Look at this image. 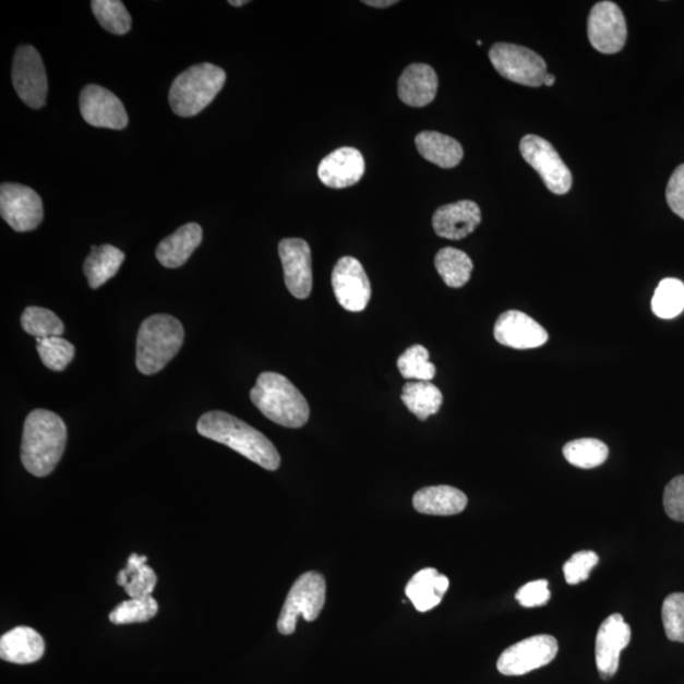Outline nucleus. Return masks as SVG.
Here are the masks:
<instances>
[{
	"label": "nucleus",
	"instance_id": "f257e3e1",
	"mask_svg": "<svg viewBox=\"0 0 684 684\" xmlns=\"http://www.w3.org/2000/svg\"><path fill=\"white\" fill-rule=\"evenodd\" d=\"M196 430L202 436L231 447L266 470H277L280 467V455L271 440L230 413H204L196 423Z\"/></svg>",
	"mask_w": 684,
	"mask_h": 684
},
{
	"label": "nucleus",
	"instance_id": "f03ea898",
	"mask_svg": "<svg viewBox=\"0 0 684 684\" xmlns=\"http://www.w3.org/2000/svg\"><path fill=\"white\" fill-rule=\"evenodd\" d=\"M67 440V424L60 416L47 410L31 412L23 428V467L36 477L51 475L64 454Z\"/></svg>",
	"mask_w": 684,
	"mask_h": 684
},
{
	"label": "nucleus",
	"instance_id": "7ed1b4c3",
	"mask_svg": "<svg viewBox=\"0 0 684 684\" xmlns=\"http://www.w3.org/2000/svg\"><path fill=\"white\" fill-rule=\"evenodd\" d=\"M250 398L266 419L280 427L300 429L309 422V404L285 375L273 372L259 375Z\"/></svg>",
	"mask_w": 684,
	"mask_h": 684
},
{
	"label": "nucleus",
	"instance_id": "20e7f679",
	"mask_svg": "<svg viewBox=\"0 0 684 684\" xmlns=\"http://www.w3.org/2000/svg\"><path fill=\"white\" fill-rule=\"evenodd\" d=\"M184 343V328L169 314H154L141 324L136 344V367L145 375L163 371Z\"/></svg>",
	"mask_w": 684,
	"mask_h": 684
},
{
	"label": "nucleus",
	"instance_id": "39448f33",
	"mask_svg": "<svg viewBox=\"0 0 684 684\" xmlns=\"http://www.w3.org/2000/svg\"><path fill=\"white\" fill-rule=\"evenodd\" d=\"M225 83V70L208 62L187 69L170 86L169 104L172 112L179 117L201 113L223 91Z\"/></svg>",
	"mask_w": 684,
	"mask_h": 684
},
{
	"label": "nucleus",
	"instance_id": "423d86ee",
	"mask_svg": "<svg viewBox=\"0 0 684 684\" xmlns=\"http://www.w3.org/2000/svg\"><path fill=\"white\" fill-rule=\"evenodd\" d=\"M325 601L326 580L324 576L316 572L302 574L290 588L278 620V632L283 635H292L300 616L312 623L320 616Z\"/></svg>",
	"mask_w": 684,
	"mask_h": 684
},
{
	"label": "nucleus",
	"instance_id": "0eeeda50",
	"mask_svg": "<svg viewBox=\"0 0 684 684\" xmlns=\"http://www.w3.org/2000/svg\"><path fill=\"white\" fill-rule=\"evenodd\" d=\"M490 60L497 72L507 81L539 88L544 84L547 62L537 52L514 44H495L490 50Z\"/></svg>",
	"mask_w": 684,
	"mask_h": 684
},
{
	"label": "nucleus",
	"instance_id": "6e6552de",
	"mask_svg": "<svg viewBox=\"0 0 684 684\" xmlns=\"http://www.w3.org/2000/svg\"><path fill=\"white\" fill-rule=\"evenodd\" d=\"M520 152L524 160L539 172L550 192L563 195L571 191L572 172L549 141L537 135H526L521 140Z\"/></svg>",
	"mask_w": 684,
	"mask_h": 684
},
{
	"label": "nucleus",
	"instance_id": "1a4fd4ad",
	"mask_svg": "<svg viewBox=\"0 0 684 684\" xmlns=\"http://www.w3.org/2000/svg\"><path fill=\"white\" fill-rule=\"evenodd\" d=\"M14 91L28 107L43 108L47 97V75L41 55L34 46L22 45L14 53L12 68Z\"/></svg>",
	"mask_w": 684,
	"mask_h": 684
},
{
	"label": "nucleus",
	"instance_id": "9d476101",
	"mask_svg": "<svg viewBox=\"0 0 684 684\" xmlns=\"http://www.w3.org/2000/svg\"><path fill=\"white\" fill-rule=\"evenodd\" d=\"M0 214L14 231H34L44 218V204L33 188L3 183L0 187Z\"/></svg>",
	"mask_w": 684,
	"mask_h": 684
},
{
	"label": "nucleus",
	"instance_id": "9b49d317",
	"mask_svg": "<svg viewBox=\"0 0 684 684\" xmlns=\"http://www.w3.org/2000/svg\"><path fill=\"white\" fill-rule=\"evenodd\" d=\"M557 641L550 635L531 636L502 652L497 668L503 675H523L553 662Z\"/></svg>",
	"mask_w": 684,
	"mask_h": 684
},
{
	"label": "nucleus",
	"instance_id": "f8f14e48",
	"mask_svg": "<svg viewBox=\"0 0 684 684\" xmlns=\"http://www.w3.org/2000/svg\"><path fill=\"white\" fill-rule=\"evenodd\" d=\"M589 43L602 53H617L624 49L627 38L625 15L613 2L597 3L588 17Z\"/></svg>",
	"mask_w": 684,
	"mask_h": 684
},
{
	"label": "nucleus",
	"instance_id": "ddd939ff",
	"mask_svg": "<svg viewBox=\"0 0 684 684\" xmlns=\"http://www.w3.org/2000/svg\"><path fill=\"white\" fill-rule=\"evenodd\" d=\"M333 288L337 302L350 312L367 309L372 297V286L363 265L356 257L344 256L333 272Z\"/></svg>",
	"mask_w": 684,
	"mask_h": 684
},
{
	"label": "nucleus",
	"instance_id": "4468645a",
	"mask_svg": "<svg viewBox=\"0 0 684 684\" xmlns=\"http://www.w3.org/2000/svg\"><path fill=\"white\" fill-rule=\"evenodd\" d=\"M79 107L86 123L98 129L123 130L129 116L120 98L104 86L86 85L79 98Z\"/></svg>",
	"mask_w": 684,
	"mask_h": 684
},
{
	"label": "nucleus",
	"instance_id": "2eb2a0df",
	"mask_svg": "<svg viewBox=\"0 0 684 684\" xmlns=\"http://www.w3.org/2000/svg\"><path fill=\"white\" fill-rule=\"evenodd\" d=\"M278 251L290 295L298 300H305L310 297L313 286L309 243L302 239H285L279 242Z\"/></svg>",
	"mask_w": 684,
	"mask_h": 684
},
{
	"label": "nucleus",
	"instance_id": "dca6fc26",
	"mask_svg": "<svg viewBox=\"0 0 684 684\" xmlns=\"http://www.w3.org/2000/svg\"><path fill=\"white\" fill-rule=\"evenodd\" d=\"M632 628L620 613H613L603 621L596 636V664L603 680L616 674L620 655L631 643Z\"/></svg>",
	"mask_w": 684,
	"mask_h": 684
},
{
	"label": "nucleus",
	"instance_id": "f3484780",
	"mask_svg": "<svg viewBox=\"0 0 684 684\" xmlns=\"http://www.w3.org/2000/svg\"><path fill=\"white\" fill-rule=\"evenodd\" d=\"M494 339L507 348L528 350L545 345L549 335L529 314L507 311L495 321Z\"/></svg>",
	"mask_w": 684,
	"mask_h": 684
},
{
	"label": "nucleus",
	"instance_id": "a211bd4d",
	"mask_svg": "<svg viewBox=\"0 0 684 684\" xmlns=\"http://www.w3.org/2000/svg\"><path fill=\"white\" fill-rule=\"evenodd\" d=\"M364 172V157L353 147L337 148L319 165L321 182L334 190L356 185L363 178Z\"/></svg>",
	"mask_w": 684,
	"mask_h": 684
},
{
	"label": "nucleus",
	"instance_id": "6ab92c4d",
	"mask_svg": "<svg viewBox=\"0 0 684 684\" xmlns=\"http://www.w3.org/2000/svg\"><path fill=\"white\" fill-rule=\"evenodd\" d=\"M482 221L481 208L473 201H459L440 207L432 217V227L440 238L466 239Z\"/></svg>",
	"mask_w": 684,
	"mask_h": 684
},
{
	"label": "nucleus",
	"instance_id": "aec40b11",
	"mask_svg": "<svg viewBox=\"0 0 684 684\" xmlns=\"http://www.w3.org/2000/svg\"><path fill=\"white\" fill-rule=\"evenodd\" d=\"M437 85L434 69L427 64H412L399 77L398 97L407 106L427 107L435 99Z\"/></svg>",
	"mask_w": 684,
	"mask_h": 684
},
{
	"label": "nucleus",
	"instance_id": "412c9836",
	"mask_svg": "<svg viewBox=\"0 0 684 684\" xmlns=\"http://www.w3.org/2000/svg\"><path fill=\"white\" fill-rule=\"evenodd\" d=\"M202 239V227L194 223L187 224L159 243L156 249L157 261L169 269H176L188 262L201 245Z\"/></svg>",
	"mask_w": 684,
	"mask_h": 684
},
{
	"label": "nucleus",
	"instance_id": "4be33fe9",
	"mask_svg": "<svg viewBox=\"0 0 684 684\" xmlns=\"http://www.w3.org/2000/svg\"><path fill=\"white\" fill-rule=\"evenodd\" d=\"M45 641L34 628L20 626L8 632L0 639V657L14 664H31L41 659Z\"/></svg>",
	"mask_w": 684,
	"mask_h": 684
},
{
	"label": "nucleus",
	"instance_id": "5701e85b",
	"mask_svg": "<svg viewBox=\"0 0 684 684\" xmlns=\"http://www.w3.org/2000/svg\"><path fill=\"white\" fill-rule=\"evenodd\" d=\"M467 505L466 493L451 485L427 487L413 495V507L423 515H458L466 509Z\"/></svg>",
	"mask_w": 684,
	"mask_h": 684
},
{
	"label": "nucleus",
	"instance_id": "b1692460",
	"mask_svg": "<svg viewBox=\"0 0 684 684\" xmlns=\"http://www.w3.org/2000/svg\"><path fill=\"white\" fill-rule=\"evenodd\" d=\"M449 585L451 581L444 574L434 568H427L416 573L408 581L406 595L416 610L428 612L443 601Z\"/></svg>",
	"mask_w": 684,
	"mask_h": 684
},
{
	"label": "nucleus",
	"instance_id": "393cba45",
	"mask_svg": "<svg viewBox=\"0 0 684 684\" xmlns=\"http://www.w3.org/2000/svg\"><path fill=\"white\" fill-rule=\"evenodd\" d=\"M416 147L423 159L443 169L458 167L464 152L458 141L435 131H423L415 139Z\"/></svg>",
	"mask_w": 684,
	"mask_h": 684
},
{
	"label": "nucleus",
	"instance_id": "a878e982",
	"mask_svg": "<svg viewBox=\"0 0 684 684\" xmlns=\"http://www.w3.org/2000/svg\"><path fill=\"white\" fill-rule=\"evenodd\" d=\"M124 254L112 245L92 247L83 271L92 289H97L113 278L124 262Z\"/></svg>",
	"mask_w": 684,
	"mask_h": 684
},
{
	"label": "nucleus",
	"instance_id": "bb28decb",
	"mask_svg": "<svg viewBox=\"0 0 684 684\" xmlns=\"http://www.w3.org/2000/svg\"><path fill=\"white\" fill-rule=\"evenodd\" d=\"M147 557L132 554L125 568L118 573L117 584L124 588L133 600L152 596L157 585L156 573L146 565Z\"/></svg>",
	"mask_w": 684,
	"mask_h": 684
},
{
	"label": "nucleus",
	"instance_id": "cd10ccee",
	"mask_svg": "<svg viewBox=\"0 0 684 684\" xmlns=\"http://www.w3.org/2000/svg\"><path fill=\"white\" fill-rule=\"evenodd\" d=\"M403 403L421 421L436 415L443 405V393L431 382H408L403 391Z\"/></svg>",
	"mask_w": 684,
	"mask_h": 684
},
{
	"label": "nucleus",
	"instance_id": "c85d7f7f",
	"mask_svg": "<svg viewBox=\"0 0 684 684\" xmlns=\"http://www.w3.org/2000/svg\"><path fill=\"white\" fill-rule=\"evenodd\" d=\"M436 271L445 285L452 288L466 286L473 272V262L464 251L444 248L435 256Z\"/></svg>",
	"mask_w": 684,
	"mask_h": 684
},
{
	"label": "nucleus",
	"instance_id": "c756f323",
	"mask_svg": "<svg viewBox=\"0 0 684 684\" xmlns=\"http://www.w3.org/2000/svg\"><path fill=\"white\" fill-rule=\"evenodd\" d=\"M563 454L572 466L592 469L608 460L609 447L597 439H579L565 445Z\"/></svg>",
	"mask_w": 684,
	"mask_h": 684
},
{
	"label": "nucleus",
	"instance_id": "7c9ffc66",
	"mask_svg": "<svg viewBox=\"0 0 684 684\" xmlns=\"http://www.w3.org/2000/svg\"><path fill=\"white\" fill-rule=\"evenodd\" d=\"M651 310L663 320L679 317L684 311V285L681 280L667 278L659 283L651 300Z\"/></svg>",
	"mask_w": 684,
	"mask_h": 684
},
{
	"label": "nucleus",
	"instance_id": "2f4dec72",
	"mask_svg": "<svg viewBox=\"0 0 684 684\" xmlns=\"http://www.w3.org/2000/svg\"><path fill=\"white\" fill-rule=\"evenodd\" d=\"M21 324L23 329L36 339L60 336L65 333L62 321L52 311L41 307H27L22 313Z\"/></svg>",
	"mask_w": 684,
	"mask_h": 684
},
{
	"label": "nucleus",
	"instance_id": "473e14b6",
	"mask_svg": "<svg viewBox=\"0 0 684 684\" xmlns=\"http://www.w3.org/2000/svg\"><path fill=\"white\" fill-rule=\"evenodd\" d=\"M92 10L100 26L113 35L130 33L131 15L120 0H93Z\"/></svg>",
	"mask_w": 684,
	"mask_h": 684
},
{
	"label": "nucleus",
	"instance_id": "72a5a7b5",
	"mask_svg": "<svg viewBox=\"0 0 684 684\" xmlns=\"http://www.w3.org/2000/svg\"><path fill=\"white\" fill-rule=\"evenodd\" d=\"M399 373L406 380L430 382L434 380L436 368L430 361V353L422 345H413L398 359Z\"/></svg>",
	"mask_w": 684,
	"mask_h": 684
},
{
	"label": "nucleus",
	"instance_id": "f704fd0d",
	"mask_svg": "<svg viewBox=\"0 0 684 684\" xmlns=\"http://www.w3.org/2000/svg\"><path fill=\"white\" fill-rule=\"evenodd\" d=\"M36 341L39 358L52 372L65 371L75 357V346L60 336L45 337Z\"/></svg>",
	"mask_w": 684,
	"mask_h": 684
},
{
	"label": "nucleus",
	"instance_id": "c9c22d12",
	"mask_svg": "<svg viewBox=\"0 0 684 684\" xmlns=\"http://www.w3.org/2000/svg\"><path fill=\"white\" fill-rule=\"evenodd\" d=\"M157 612H159V604L153 596H148L143 600L131 599L118 604L109 615V620L116 625L140 624L155 617Z\"/></svg>",
	"mask_w": 684,
	"mask_h": 684
},
{
	"label": "nucleus",
	"instance_id": "e433bc0d",
	"mask_svg": "<svg viewBox=\"0 0 684 684\" xmlns=\"http://www.w3.org/2000/svg\"><path fill=\"white\" fill-rule=\"evenodd\" d=\"M662 619L667 638L684 643V593H672L667 597Z\"/></svg>",
	"mask_w": 684,
	"mask_h": 684
},
{
	"label": "nucleus",
	"instance_id": "4c0bfd02",
	"mask_svg": "<svg viewBox=\"0 0 684 684\" xmlns=\"http://www.w3.org/2000/svg\"><path fill=\"white\" fill-rule=\"evenodd\" d=\"M600 557L591 550H584L574 554L571 560L564 564L563 572L565 580L571 586H576L588 579L589 574L599 564Z\"/></svg>",
	"mask_w": 684,
	"mask_h": 684
},
{
	"label": "nucleus",
	"instance_id": "58836bf2",
	"mask_svg": "<svg viewBox=\"0 0 684 684\" xmlns=\"http://www.w3.org/2000/svg\"><path fill=\"white\" fill-rule=\"evenodd\" d=\"M665 514L674 521L684 523V476L675 477L665 487Z\"/></svg>",
	"mask_w": 684,
	"mask_h": 684
},
{
	"label": "nucleus",
	"instance_id": "ea45409f",
	"mask_svg": "<svg viewBox=\"0 0 684 684\" xmlns=\"http://www.w3.org/2000/svg\"><path fill=\"white\" fill-rule=\"evenodd\" d=\"M550 596L548 580L539 579L518 589L516 600L523 608H539L549 602Z\"/></svg>",
	"mask_w": 684,
	"mask_h": 684
},
{
	"label": "nucleus",
	"instance_id": "a19ab883",
	"mask_svg": "<svg viewBox=\"0 0 684 684\" xmlns=\"http://www.w3.org/2000/svg\"><path fill=\"white\" fill-rule=\"evenodd\" d=\"M668 206L684 219V164L674 170L667 185Z\"/></svg>",
	"mask_w": 684,
	"mask_h": 684
},
{
	"label": "nucleus",
	"instance_id": "79ce46f5",
	"mask_svg": "<svg viewBox=\"0 0 684 684\" xmlns=\"http://www.w3.org/2000/svg\"><path fill=\"white\" fill-rule=\"evenodd\" d=\"M364 4L369 5V7H373V8H388L392 5L397 4L398 2H396V0H365V2H363Z\"/></svg>",
	"mask_w": 684,
	"mask_h": 684
},
{
	"label": "nucleus",
	"instance_id": "37998d69",
	"mask_svg": "<svg viewBox=\"0 0 684 684\" xmlns=\"http://www.w3.org/2000/svg\"><path fill=\"white\" fill-rule=\"evenodd\" d=\"M555 83V76L553 74H547L545 79H544V84L547 86H553Z\"/></svg>",
	"mask_w": 684,
	"mask_h": 684
},
{
	"label": "nucleus",
	"instance_id": "c03bdc74",
	"mask_svg": "<svg viewBox=\"0 0 684 684\" xmlns=\"http://www.w3.org/2000/svg\"><path fill=\"white\" fill-rule=\"evenodd\" d=\"M228 3H230L233 7H241L243 4H248V0H240V2H235V0H230V2Z\"/></svg>",
	"mask_w": 684,
	"mask_h": 684
}]
</instances>
